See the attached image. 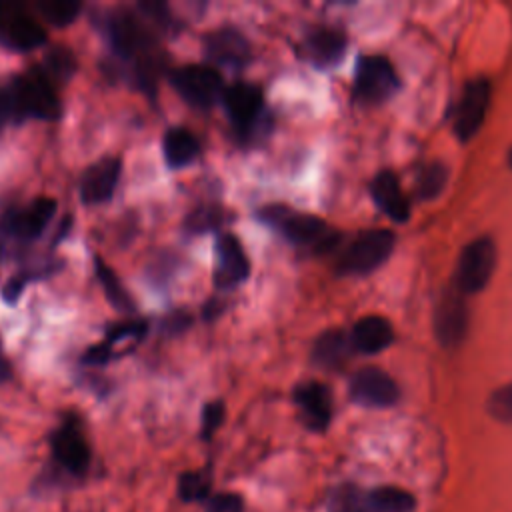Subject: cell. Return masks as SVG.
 Masks as SVG:
<instances>
[{
	"mask_svg": "<svg viewBox=\"0 0 512 512\" xmlns=\"http://www.w3.org/2000/svg\"><path fill=\"white\" fill-rule=\"evenodd\" d=\"M104 32L116 60L128 66L130 78H134L140 88L150 90L156 82L158 58L148 26L128 10H112L104 18Z\"/></svg>",
	"mask_w": 512,
	"mask_h": 512,
	"instance_id": "6da1fadb",
	"label": "cell"
},
{
	"mask_svg": "<svg viewBox=\"0 0 512 512\" xmlns=\"http://www.w3.org/2000/svg\"><path fill=\"white\" fill-rule=\"evenodd\" d=\"M8 90L12 96L16 120H54L60 116L58 92L42 66L14 76V80L8 84Z\"/></svg>",
	"mask_w": 512,
	"mask_h": 512,
	"instance_id": "7a4b0ae2",
	"label": "cell"
},
{
	"mask_svg": "<svg viewBox=\"0 0 512 512\" xmlns=\"http://www.w3.org/2000/svg\"><path fill=\"white\" fill-rule=\"evenodd\" d=\"M258 216L262 222L278 228L292 244L314 248L316 252L330 250L338 238L322 218L306 212H294L288 206H264Z\"/></svg>",
	"mask_w": 512,
	"mask_h": 512,
	"instance_id": "3957f363",
	"label": "cell"
},
{
	"mask_svg": "<svg viewBox=\"0 0 512 512\" xmlns=\"http://www.w3.org/2000/svg\"><path fill=\"white\" fill-rule=\"evenodd\" d=\"M56 214V200L50 196H36L20 208L8 210L0 218V254L14 246H24L40 238Z\"/></svg>",
	"mask_w": 512,
	"mask_h": 512,
	"instance_id": "277c9868",
	"label": "cell"
},
{
	"mask_svg": "<svg viewBox=\"0 0 512 512\" xmlns=\"http://www.w3.org/2000/svg\"><path fill=\"white\" fill-rule=\"evenodd\" d=\"M224 110L242 140L262 136L270 128L262 88L248 82H236L222 92Z\"/></svg>",
	"mask_w": 512,
	"mask_h": 512,
	"instance_id": "5b68a950",
	"label": "cell"
},
{
	"mask_svg": "<svg viewBox=\"0 0 512 512\" xmlns=\"http://www.w3.org/2000/svg\"><path fill=\"white\" fill-rule=\"evenodd\" d=\"M414 504V496L398 486H378L370 492L342 486L332 496L334 512H412Z\"/></svg>",
	"mask_w": 512,
	"mask_h": 512,
	"instance_id": "8992f818",
	"label": "cell"
},
{
	"mask_svg": "<svg viewBox=\"0 0 512 512\" xmlns=\"http://www.w3.org/2000/svg\"><path fill=\"white\" fill-rule=\"evenodd\" d=\"M394 234L384 228L360 232L338 260L342 274H368L376 270L394 248Z\"/></svg>",
	"mask_w": 512,
	"mask_h": 512,
	"instance_id": "52a82bcc",
	"label": "cell"
},
{
	"mask_svg": "<svg viewBox=\"0 0 512 512\" xmlns=\"http://www.w3.org/2000/svg\"><path fill=\"white\" fill-rule=\"evenodd\" d=\"M174 90L192 106L208 108L222 98L224 82L220 72L208 64H186L170 72Z\"/></svg>",
	"mask_w": 512,
	"mask_h": 512,
	"instance_id": "ba28073f",
	"label": "cell"
},
{
	"mask_svg": "<svg viewBox=\"0 0 512 512\" xmlns=\"http://www.w3.org/2000/svg\"><path fill=\"white\" fill-rule=\"evenodd\" d=\"M496 266V248L490 238H474L468 242L458 258L456 286L460 294L480 292Z\"/></svg>",
	"mask_w": 512,
	"mask_h": 512,
	"instance_id": "9c48e42d",
	"label": "cell"
},
{
	"mask_svg": "<svg viewBox=\"0 0 512 512\" xmlns=\"http://www.w3.org/2000/svg\"><path fill=\"white\" fill-rule=\"evenodd\" d=\"M46 42L42 24L16 2H0V44L10 50H34Z\"/></svg>",
	"mask_w": 512,
	"mask_h": 512,
	"instance_id": "30bf717a",
	"label": "cell"
},
{
	"mask_svg": "<svg viewBox=\"0 0 512 512\" xmlns=\"http://www.w3.org/2000/svg\"><path fill=\"white\" fill-rule=\"evenodd\" d=\"M52 456L60 468L72 476H82L90 464V446L82 424L76 416H68L50 436Z\"/></svg>",
	"mask_w": 512,
	"mask_h": 512,
	"instance_id": "8fae6325",
	"label": "cell"
},
{
	"mask_svg": "<svg viewBox=\"0 0 512 512\" xmlns=\"http://www.w3.org/2000/svg\"><path fill=\"white\" fill-rule=\"evenodd\" d=\"M398 90L394 66L384 56H366L358 62L354 78V94L368 102L380 104Z\"/></svg>",
	"mask_w": 512,
	"mask_h": 512,
	"instance_id": "7c38bea8",
	"label": "cell"
},
{
	"mask_svg": "<svg viewBox=\"0 0 512 512\" xmlns=\"http://www.w3.org/2000/svg\"><path fill=\"white\" fill-rule=\"evenodd\" d=\"M400 390L392 376L376 366L360 368L350 380V398L368 408H388L396 404Z\"/></svg>",
	"mask_w": 512,
	"mask_h": 512,
	"instance_id": "4fadbf2b",
	"label": "cell"
},
{
	"mask_svg": "<svg viewBox=\"0 0 512 512\" xmlns=\"http://www.w3.org/2000/svg\"><path fill=\"white\" fill-rule=\"evenodd\" d=\"M490 94V82L484 78H476L466 84L454 118V130L460 140H470L480 130L488 112Z\"/></svg>",
	"mask_w": 512,
	"mask_h": 512,
	"instance_id": "5bb4252c",
	"label": "cell"
},
{
	"mask_svg": "<svg viewBox=\"0 0 512 512\" xmlns=\"http://www.w3.org/2000/svg\"><path fill=\"white\" fill-rule=\"evenodd\" d=\"M216 272H214V284L222 290L236 288L242 284L250 274V260L244 252L242 242L230 234L224 232L216 240Z\"/></svg>",
	"mask_w": 512,
	"mask_h": 512,
	"instance_id": "9a60e30c",
	"label": "cell"
},
{
	"mask_svg": "<svg viewBox=\"0 0 512 512\" xmlns=\"http://www.w3.org/2000/svg\"><path fill=\"white\" fill-rule=\"evenodd\" d=\"M294 404L306 428L314 432L326 430L332 420V394L316 380L302 382L294 388Z\"/></svg>",
	"mask_w": 512,
	"mask_h": 512,
	"instance_id": "2e32d148",
	"label": "cell"
},
{
	"mask_svg": "<svg viewBox=\"0 0 512 512\" xmlns=\"http://www.w3.org/2000/svg\"><path fill=\"white\" fill-rule=\"evenodd\" d=\"M122 172V160L104 156L96 160L80 178V198L84 204H102L112 198Z\"/></svg>",
	"mask_w": 512,
	"mask_h": 512,
	"instance_id": "e0dca14e",
	"label": "cell"
},
{
	"mask_svg": "<svg viewBox=\"0 0 512 512\" xmlns=\"http://www.w3.org/2000/svg\"><path fill=\"white\" fill-rule=\"evenodd\" d=\"M204 52L216 66L242 68L250 60V44L246 36L232 28H216L204 38Z\"/></svg>",
	"mask_w": 512,
	"mask_h": 512,
	"instance_id": "ac0fdd59",
	"label": "cell"
},
{
	"mask_svg": "<svg viewBox=\"0 0 512 512\" xmlns=\"http://www.w3.org/2000/svg\"><path fill=\"white\" fill-rule=\"evenodd\" d=\"M148 326L144 322H124L114 328H110L102 342L90 346L82 360L90 366H102L122 354V350H130L136 342H140L146 334Z\"/></svg>",
	"mask_w": 512,
	"mask_h": 512,
	"instance_id": "d6986e66",
	"label": "cell"
},
{
	"mask_svg": "<svg viewBox=\"0 0 512 512\" xmlns=\"http://www.w3.org/2000/svg\"><path fill=\"white\" fill-rule=\"evenodd\" d=\"M468 330V308L460 294H446L434 312V332L446 346H458Z\"/></svg>",
	"mask_w": 512,
	"mask_h": 512,
	"instance_id": "ffe728a7",
	"label": "cell"
},
{
	"mask_svg": "<svg viewBox=\"0 0 512 512\" xmlns=\"http://www.w3.org/2000/svg\"><path fill=\"white\" fill-rule=\"evenodd\" d=\"M346 50V36L328 26L314 28L304 40V52L316 66L336 64Z\"/></svg>",
	"mask_w": 512,
	"mask_h": 512,
	"instance_id": "44dd1931",
	"label": "cell"
},
{
	"mask_svg": "<svg viewBox=\"0 0 512 512\" xmlns=\"http://www.w3.org/2000/svg\"><path fill=\"white\" fill-rule=\"evenodd\" d=\"M370 194L378 208L390 216L394 222H404L410 214V204L408 198L404 196L396 176L392 172H380L372 184H370Z\"/></svg>",
	"mask_w": 512,
	"mask_h": 512,
	"instance_id": "7402d4cb",
	"label": "cell"
},
{
	"mask_svg": "<svg viewBox=\"0 0 512 512\" xmlns=\"http://www.w3.org/2000/svg\"><path fill=\"white\" fill-rule=\"evenodd\" d=\"M394 340V330L390 322L382 316H364L360 318L350 334L352 348L362 354H376L390 346Z\"/></svg>",
	"mask_w": 512,
	"mask_h": 512,
	"instance_id": "603a6c76",
	"label": "cell"
},
{
	"mask_svg": "<svg viewBox=\"0 0 512 512\" xmlns=\"http://www.w3.org/2000/svg\"><path fill=\"white\" fill-rule=\"evenodd\" d=\"M162 152L170 168H182L194 162V158L200 154V142L188 128L174 126L166 130L162 138Z\"/></svg>",
	"mask_w": 512,
	"mask_h": 512,
	"instance_id": "cb8c5ba5",
	"label": "cell"
},
{
	"mask_svg": "<svg viewBox=\"0 0 512 512\" xmlns=\"http://www.w3.org/2000/svg\"><path fill=\"white\" fill-rule=\"evenodd\" d=\"M350 350H352L350 336H346L342 330H326L316 338L312 348V358L318 366L332 370L346 362Z\"/></svg>",
	"mask_w": 512,
	"mask_h": 512,
	"instance_id": "d4e9b609",
	"label": "cell"
},
{
	"mask_svg": "<svg viewBox=\"0 0 512 512\" xmlns=\"http://www.w3.org/2000/svg\"><path fill=\"white\" fill-rule=\"evenodd\" d=\"M94 266H96V276L98 280L102 282V288H104V294L106 298L110 300L112 306H116L118 310L122 312H132L134 310V304H132V298L130 294L126 292V288L122 286L120 278L114 274V270L102 262V258H94Z\"/></svg>",
	"mask_w": 512,
	"mask_h": 512,
	"instance_id": "484cf974",
	"label": "cell"
},
{
	"mask_svg": "<svg viewBox=\"0 0 512 512\" xmlns=\"http://www.w3.org/2000/svg\"><path fill=\"white\" fill-rule=\"evenodd\" d=\"M82 4L72 0H50V2H38V12L44 20H48L54 26H66L76 20L80 14Z\"/></svg>",
	"mask_w": 512,
	"mask_h": 512,
	"instance_id": "4316f807",
	"label": "cell"
},
{
	"mask_svg": "<svg viewBox=\"0 0 512 512\" xmlns=\"http://www.w3.org/2000/svg\"><path fill=\"white\" fill-rule=\"evenodd\" d=\"M448 180V170L440 162H432L424 166L418 174V196L420 198H434L438 196Z\"/></svg>",
	"mask_w": 512,
	"mask_h": 512,
	"instance_id": "83f0119b",
	"label": "cell"
},
{
	"mask_svg": "<svg viewBox=\"0 0 512 512\" xmlns=\"http://www.w3.org/2000/svg\"><path fill=\"white\" fill-rule=\"evenodd\" d=\"M210 492V476L204 472H184L178 478V496L184 502L204 500Z\"/></svg>",
	"mask_w": 512,
	"mask_h": 512,
	"instance_id": "f1b7e54d",
	"label": "cell"
},
{
	"mask_svg": "<svg viewBox=\"0 0 512 512\" xmlns=\"http://www.w3.org/2000/svg\"><path fill=\"white\" fill-rule=\"evenodd\" d=\"M488 414L504 424H512V382L496 388L488 398Z\"/></svg>",
	"mask_w": 512,
	"mask_h": 512,
	"instance_id": "f546056e",
	"label": "cell"
},
{
	"mask_svg": "<svg viewBox=\"0 0 512 512\" xmlns=\"http://www.w3.org/2000/svg\"><path fill=\"white\" fill-rule=\"evenodd\" d=\"M222 210L216 206H200L194 212H190V216L186 218V228L192 234H202L208 230H214L216 226L222 224Z\"/></svg>",
	"mask_w": 512,
	"mask_h": 512,
	"instance_id": "4dcf8cb0",
	"label": "cell"
},
{
	"mask_svg": "<svg viewBox=\"0 0 512 512\" xmlns=\"http://www.w3.org/2000/svg\"><path fill=\"white\" fill-rule=\"evenodd\" d=\"M224 404L220 400H212L202 408V426H200V434L204 440H210L214 436V432L220 428V424L224 422Z\"/></svg>",
	"mask_w": 512,
	"mask_h": 512,
	"instance_id": "1f68e13d",
	"label": "cell"
},
{
	"mask_svg": "<svg viewBox=\"0 0 512 512\" xmlns=\"http://www.w3.org/2000/svg\"><path fill=\"white\" fill-rule=\"evenodd\" d=\"M206 512H244V500L236 492H220L208 498Z\"/></svg>",
	"mask_w": 512,
	"mask_h": 512,
	"instance_id": "d6a6232c",
	"label": "cell"
},
{
	"mask_svg": "<svg viewBox=\"0 0 512 512\" xmlns=\"http://www.w3.org/2000/svg\"><path fill=\"white\" fill-rule=\"evenodd\" d=\"M12 120H16V112H14L10 90H8V86H0V132Z\"/></svg>",
	"mask_w": 512,
	"mask_h": 512,
	"instance_id": "836d02e7",
	"label": "cell"
},
{
	"mask_svg": "<svg viewBox=\"0 0 512 512\" xmlns=\"http://www.w3.org/2000/svg\"><path fill=\"white\" fill-rule=\"evenodd\" d=\"M8 372H10V368H8V360H6V356H4L2 342H0V384L8 378Z\"/></svg>",
	"mask_w": 512,
	"mask_h": 512,
	"instance_id": "e575fe53",
	"label": "cell"
}]
</instances>
